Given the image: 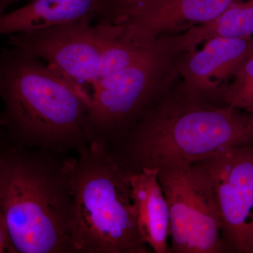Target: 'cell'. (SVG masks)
<instances>
[{"mask_svg":"<svg viewBox=\"0 0 253 253\" xmlns=\"http://www.w3.org/2000/svg\"><path fill=\"white\" fill-rule=\"evenodd\" d=\"M0 128L12 144L81 154L91 143L89 94L42 60L11 46L0 51Z\"/></svg>","mask_w":253,"mask_h":253,"instance_id":"cell-1","label":"cell"},{"mask_svg":"<svg viewBox=\"0 0 253 253\" xmlns=\"http://www.w3.org/2000/svg\"><path fill=\"white\" fill-rule=\"evenodd\" d=\"M123 141V157L117 158L129 172L189 166L253 144V116L186 92L179 78Z\"/></svg>","mask_w":253,"mask_h":253,"instance_id":"cell-2","label":"cell"},{"mask_svg":"<svg viewBox=\"0 0 253 253\" xmlns=\"http://www.w3.org/2000/svg\"><path fill=\"white\" fill-rule=\"evenodd\" d=\"M60 156L3 138L0 212L14 253H74L72 196Z\"/></svg>","mask_w":253,"mask_h":253,"instance_id":"cell-3","label":"cell"},{"mask_svg":"<svg viewBox=\"0 0 253 253\" xmlns=\"http://www.w3.org/2000/svg\"><path fill=\"white\" fill-rule=\"evenodd\" d=\"M74 253H149L138 229L129 171L104 141L64 159Z\"/></svg>","mask_w":253,"mask_h":253,"instance_id":"cell-4","label":"cell"},{"mask_svg":"<svg viewBox=\"0 0 253 253\" xmlns=\"http://www.w3.org/2000/svg\"><path fill=\"white\" fill-rule=\"evenodd\" d=\"M170 37L157 40L136 62L91 84L87 124L91 142L123 140L154 104L179 78Z\"/></svg>","mask_w":253,"mask_h":253,"instance_id":"cell-5","label":"cell"},{"mask_svg":"<svg viewBox=\"0 0 253 253\" xmlns=\"http://www.w3.org/2000/svg\"><path fill=\"white\" fill-rule=\"evenodd\" d=\"M158 179L169 208V252H226L212 184L201 166L160 168Z\"/></svg>","mask_w":253,"mask_h":253,"instance_id":"cell-6","label":"cell"},{"mask_svg":"<svg viewBox=\"0 0 253 253\" xmlns=\"http://www.w3.org/2000/svg\"><path fill=\"white\" fill-rule=\"evenodd\" d=\"M239 0H122L99 4L96 18L120 41L146 47L212 21Z\"/></svg>","mask_w":253,"mask_h":253,"instance_id":"cell-7","label":"cell"},{"mask_svg":"<svg viewBox=\"0 0 253 253\" xmlns=\"http://www.w3.org/2000/svg\"><path fill=\"white\" fill-rule=\"evenodd\" d=\"M198 163L211 180L227 251L253 253V144Z\"/></svg>","mask_w":253,"mask_h":253,"instance_id":"cell-8","label":"cell"},{"mask_svg":"<svg viewBox=\"0 0 253 253\" xmlns=\"http://www.w3.org/2000/svg\"><path fill=\"white\" fill-rule=\"evenodd\" d=\"M8 43L42 60L78 84H92L100 77L101 48L90 23H65L11 35Z\"/></svg>","mask_w":253,"mask_h":253,"instance_id":"cell-9","label":"cell"},{"mask_svg":"<svg viewBox=\"0 0 253 253\" xmlns=\"http://www.w3.org/2000/svg\"><path fill=\"white\" fill-rule=\"evenodd\" d=\"M253 51V36L209 40L202 49L181 55L178 66L181 85L186 92L209 100Z\"/></svg>","mask_w":253,"mask_h":253,"instance_id":"cell-10","label":"cell"},{"mask_svg":"<svg viewBox=\"0 0 253 253\" xmlns=\"http://www.w3.org/2000/svg\"><path fill=\"white\" fill-rule=\"evenodd\" d=\"M158 171V168H144L129 172V181L141 237L154 253H168L170 218Z\"/></svg>","mask_w":253,"mask_h":253,"instance_id":"cell-11","label":"cell"},{"mask_svg":"<svg viewBox=\"0 0 253 253\" xmlns=\"http://www.w3.org/2000/svg\"><path fill=\"white\" fill-rule=\"evenodd\" d=\"M99 0H32L26 6L0 14V36L62 24L91 23Z\"/></svg>","mask_w":253,"mask_h":253,"instance_id":"cell-12","label":"cell"},{"mask_svg":"<svg viewBox=\"0 0 253 253\" xmlns=\"http://www.w3.org/2000/svg\"><path fill=\"white\" fill-rule=\"evenodd\" d=\"M253 35V0L237 1L222 14L208 22L197 25L178 37L185 51L214 38H245Z\"/></svg>","mask_w":253,"mask_h":253,"instance_id":"cell-13","label":"cell"},{"mask_svg":"<svg viewBox=\"0 0 253 253\" xmlns=\"http://www.w3.org/2000/svg\"><path fill=\"white\" fill-rule=\"evenodd\" d=\"M209 101L231 106L253 116V51L231 79L213 93Z\"/></svg>","mask_w":253,"mask_h":253,"instance_id":"cell-14","label":"cell"},{"mask_svg":"<svg viewBox=\"0 0 253 253\" xmlns=\"http://www.w3.org/2000/svg\"><path fill=\"white\" fill-rule=\"evenodd\" d=\"M14 253L4 216L0 212V253Z\"/></svg>","mask_w":253,"mask_h":253,"instance_id":"cell-15","label":"cell"},{"mask_svg":"<svg viewBox=\"0 0 253 253\" xmlns=\"http://www.w3.org/2000/svg\"><path fill=\"white\" fill-rule=\"evenodd\" d=\"M19 1L21 0H0V14L4 13L5 10L7 9L10 5Z\"/></svg>","mask_w":253,"mask_h":253,"instance_id":"cell-16","label":"cell"},{"mask_svg":"<svg viewBox=\"0 0 253 253\" xmlns=\"http://www.w3.org/2000/svg\"><path fill=\"white\" fill-rule=\"evenodd\" d=\"M3 138H4V133L0 128V161H1V144H2Z\"/></svg>","mask_w":253,"mask_h":253,"instance_id":"cell-17","label":"cell"}]
</instances>
